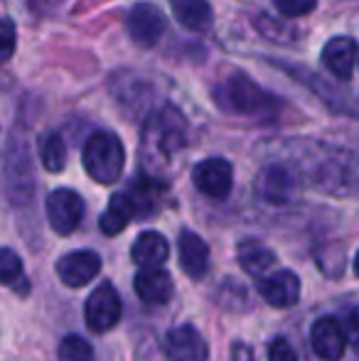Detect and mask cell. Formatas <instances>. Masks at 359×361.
I'll return each instance as SVG.
<instances>
[{"instance_id":"cell-1","label":"cell","mask_w":359,"mask_h":361,"mask_svg":"<svg viewBox=\"0 0 359 361\" xmlns=\"http://www.w3.org/2000/svg\"><path fill=\"white\" fill-rule=\"evenodd\" d=\"M219 109L236 116H271L276 111V99L264 91L254 79L244 74H229L214 91Z\"/></svg>"},{"instance_id":"cell-2","label":"cell","mask_w":359,"mask_h":361,"mask_svg":"<svg viewBox=\"0 0 359 361\" xmlns=\"http://www.w3.org/2000/svg\"><path fill=\"white\" fill-rule=\"evenodd\" d=\"M82 162L87 175L94 182H99V185H114L126 165L123 143L111 130H96V133L89 135L87 145H84Z\"/></svg>"},{"instance_id":"cell-3","label":"cell","mask_w":359,"mask_h":361,"mask_svg":"<svg viewBox=\"0 0 359 361\" xmlns=\"http://www.w3.org/2000/svg\"><path fill=\"white\" fill-rule=\"evenodd\" d=\"M121 295L116 293V288L111 283H101L94 293L89 295L87 305H84V319L87 327L96 334L109 332L111 327H116L121 319Z\"/></svg>"},{"instance_id":"cell-4","label":"cell","mask_w":359,"mask_h":361,"mask_svg":"<svg viewBox=\"0 0 359 361\" xmlns=\"http://www.w3.org/2000/svg\"><path fill=\"white\" fill-rule=\"evenodd\" d=\"M192 182L202 195L212 197V200H226L234 185V170L231 162L224 157H207V160L197 162L192 170Z\"/></svg>"},{"instance_id":"cell-5","label":"cell","mask_w":359,"mask_h":361,"mask_svg":"<svg viewBox=\"0 0 359 361\" xmlns=\"http://www.w3.org/2000/svg\"><path fill=\"white\" fill-rule=\"evenodd\" d=\"M126 27L138 47H153L165 35V15L158 5L138 3L126 15Z\"/></svg>"},{"instance_id":"cell-6","label":"cell","mask_w":359,"mask_h":361,"mask_svg":"<svg viewBox=\"0 0 359 361\" xmlns=\"http://www.w3.org/2000/svg\"><path fill=\"white\" fill-rule=\"evenodd\" d=\"M47 219L52 231L69 236L79 228L84 219V200L74 190H54L47 197Z\"/></svg>"},{"instance_id":"cell-7","label":"cell","mask_w":359,"mask_h":361,"mask_svg":"<svg viewBox=\"0 0 359 361\" xmlns=\"http://www.w3.org/2000/svg\"><path fill=\"white\" fill-rule=\"evenodd\" d=\"M165 354L170 361H207V342L192 324H180L165 334Z\"/></svg>"},{"instance_id":"cell-8","label":"cell","mask_w":359,"mask_h":361,"mask_svg":"<svg viewBox=\"0 0 359 361\" xmlns=\"http://www.w3.org/2000/svg\"><path fill=\"white\" fill-rule=\"evenodd\" d=\"M99 271L101 258L94 251H74L57 261V276L69 288H84L99 276Z\"/></svg>"},{"instance_id":"cell-9","label":"cell","mask_w":359,"mask_h":361,"mask_svg":"<svg viewBox=\"0 0 359 361\" xmlns=\"http://www.w3.org/2000/svg\"><path fill=\"white\" fill-rule=\"evenodd\" d=\"M310 344L312 352L325 361H337L342 359L347 349V337L342 324L335 317H320L310 329Z\"/></svg>"},{"instance_id":"cell-10","label":"cell","mask_w":359,"mask_h":361,"mask_svg":"<svg viewBox=\"0 0 359 361\" xmlns=\"http://www.w3.org/2000/svg\"><path fill=\"white\" fill-rule=\"evenodd\" d=\"M259 293L271 307H293L300 298V278L293 271H276L261 278Z\"/></svg>"},{"instance_id":"cell-11","label":"cell","mask_w":359,"mask_h":361,"mask_svg":"<svg viewBox=\"0 0 359 361\" xmlns=\"http://www.w3.org/2000/svg\"><path fill=\"white\" fill-rule=\"evenodd\" d=\"M178 251H180V268L190 278L200 281L209 271V246L195 231H190V228L180 231Z\"/></svg>"},{"instance_id":"cell-12","label":"cell","mask_w":359,"mask_h":361,"mask_svg":"<svg viewBox=\"0 0 359 361\" xmlns=\"http://www.w3.org/2000/svg\"><path fill=\"white\" fill-rule=\"evenodd\" d=\"M357 62V44L352 37H332L330 42L322 47V64L335 79L347 81L352 76V69H355Z\"/></svg>"},{"instance_id":"cell-13","label":"cell","mask_w":359,"mask_h":361,"mask_svg":"<svg viewBox=\"0 0 359 361\" xmlns=\"http://www.w3.org/2000/svg\"><path fill=\"white\" fill-rule=\"evenodd\" d=\"M133 290L143 302L148 305H165L175 293L173 278L160 268H140L133 281Z\"/></svg>"},{"instance_id":"cell-14","label":"cell","mask_w":359,"mask_h":361,"mask_svg":"<svg viewBox=\"0 0 359 361\" xmlns=\"http://www.w3.org/2000/svg\"><path fill=\"white\" fill-rule=\"evenodd\" d=\"M256 190L271 204H286V202H291L293 192H296V180H293V175L286 167L271 165L259 175Z\"/></svg>"},{"instance_id":"cell-15","label":"cell","mask_w":359,"mask_h":361,"mask_svg":"<svg viewBox=\"0 0 359 361\" xmlns=\"http://www.w3.org/2000/svg\"><path fill=\"white\" fill-rule=\"evenodd\" d=\"M170 256V246L163 233L158 231H143L130 246V258L140 268H160L165 266Z\"/></svg>"},{"instance_id":"cell-16","label":"cell","mask_w":359,"mask_h":361,"mask_svg":"<svg viewBox=\"0 0 359 361\" xmlns=\"http://www.w3.org/2000/svg\"><path fill=\"white\" fill-rule=\"evenodd\" d=\"M175 20L190 32H205L214 23V13L207 0H168Z\"/></svg>"},{"instance_id":"cell-17","label":"cell","mask_w":359,"mask_h":361,"mask_svg":"<svg viewBox=\"0 0 359 361\" xmlns=\"http://www.w3.org/2000/svg\"><path fill=\"white\" fill-rule=\"evenodd\" d=\"M236 256H239L241 268L254 278H266L271 268L276 266V253L269 246L259 243L256 238L241 241L239 248H236Z\"/></svg>"},{"instance_id":"cell-18","label":"cell","mask_w":359,"mask_h":361,"mask_svg":"<svg viewBox=\"0 0 359 361\" xmlns=\"http://www.w3.org/2000/svg\"><path fill=\"white\" fill-rule=\"evenodd\" d=\"M135 216V209H133V202L128 200V195H114L106 207V212L101 214V231L106 236H118L126 226L130 224V219Z\"/></svg>"},{"instance_id":"cell-19","label":"cell","mask_w":359,"mask_h":361,"mask_svg":"<svg viewBox=\"0 0 359 361\" xmlns=\"http://www.w3.org/2000/svg\"><path fill=\"white\" fill-rule=\"evenodd\" d=\"M160 192H163L160 182H153L148 177L145 180H135L130 192H126L128 200L133 202L135 216H153L160 207Z\"/></svg>"},{"instance_id":"cell-20","label":"cell","mask_w":359,"mask_h":361,"mask_svg":"<svg viewBox=\"0 0 359 361\" xmlns=\"http://www.w3.org/2000/svg\"><path fill=\"white\" fill-rule=\"evenodd\" d=\"M39 157L47 172H62L67 165V145L59 133H47L39 143Z\"/></svg>"},{"instance_id":"cell-21","label":"cell","mask_w":359,"mask_h":361,"mask_svg":"<svg viewBox=\"0 0 359 361\" xmlns=\"http://www.w3.org/2000/svg\"><path fill=\"white\" fill-rule=\"evenodd\" d=\"M25 278L23 261L13 248H0V286H13L18 288V283Z\"/></svg>"},{"instance_id":"cell-22","label":"cell","mask_w":359,"mask_h":361,"mask_svg":"<svg viewBox=\"0 0 359 361\" xmlns=\"http://www.w3.org/2000/svg\"><path fill=\"white\" fill-rule=\"evenodd\" d=\"M59 357H62V361H91L94 359V349L79 334H69L59 344Z\"/></svg>"},{"instance_id":"cell-23","label":"cell","mask_w":359,"mask_h":361,"mask_svg":"<svg viewBox=\"0 0 359 361\" xmlns=\"http://www.w3.org/2000/svg\"><path fill=\"white\" fill-rule=\"evenodd\" d=\"M273 5L283 18H303L317 8V0H273Z\"/></svg>"},{"instance_id":"cell-24","label":"cell","mask_w":359,"mask_h":361,"mask_svg":"<svg viewBox=\"0 0 359 361\" xmlns=\"http://www.w3.org/2000/svg\"><path fill=\"white\" fill-rule=\"evenodd\" d=\"M15 52V27L8 20H0V64L8 62Z\"/></svg>"},{"instance_id":"cell-25","label":"cell","mask_w":359,"mask_h":361,"mask_svg":"<svg viewBox=\"0 0 359 361\" xmlns=\"http://www.w3.org/2000/svg\"><path fill=\"white\" fill-rule=\"evenodd\" d=\"M269 361H298V354L288 339L278 337L269 344Z\"/></svg>"},{"instance_id":"cell-26","label":"cell","mask_w":359,"mask_h":361,"mask_svg":"<svg viewBox=\"0 0 359 361\" xmlns=\"http://www.w3.org/2000/svg\"><path fill=\"white\" fill-rule=\"evenodd\" d=\"M229 361H256L254 357V349L249 347V344H234L231 347V359Z\"/></svg>"},{"instance_id":"cell-27","label":"cell","mask_w":359,"mask_h":361,"mask_svg":"<svg viewBox=\"0 0 359 361\" xmlns=\"http://www.w3.org/2000/svg\"><path fill=\"white\" fill-rule=\"evenodd\" d=\"M350 329L355 332V352L359 357V307L352 310V314H350Z\"/></svg>"},{"instance_id":"cell-28","label":"cell","mask_w":359,"mask_h":361,"mask_svg":"<svg viewBox=\"0 0 359 361\" xmlns=\"http://www.w3.org/2000/svg\"><path fill=\"white\" fill-rule=\"evenodd\" d=\"M355 273L359 276V253H357V258H355Z\"/></svg>"},{"instance_id":"cell-29","label":"cell","mask_w":359,"mask_h":361,"mask_svg":"<svg viewBox=\"0 0 359 361\" xmlns=\"http://www.w3.org/2000/svg\"><path fill=\"white\" fill-rule=\"evenodd\" d=\"M357 64H359V49H357Z\"/></svg>"}]
</instances>
